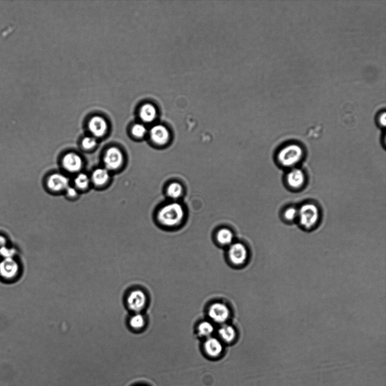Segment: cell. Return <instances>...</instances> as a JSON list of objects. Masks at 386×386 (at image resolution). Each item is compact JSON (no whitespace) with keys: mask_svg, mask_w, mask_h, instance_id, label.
Here are the masks:
<instances>
[{"mask_svg":"<svg viewBox=\"0 0 386 386\" xmlns=\"http://www.w3.org/2000/svg\"><path fill=\"white\" fill-rule=\"evenodd\" d=\"M321 211L316 204L307 202L298 208V222L300 228L308 231L315 229L321 219Z\"/></svg>","mask_w":386,"mask_h":386,"instance_id":"2","label":"cell"},{"mask_svg":"<svg viewBox=\"0 0 386 386\" xmlns=\"http://www.w3.org/2000/svg\"><path fill=\"white\" fill-rule=\"evenodd\" d=\"M110 178L109 171L106 168H98L93 172L91 180L96 186L106 185Z\"/></svg>","mask_w":386,"mask_h":386,"instance_id":"16","label":"cell"},{"mask_svg":"<svg viewBox=\"0 0 386 386\" xmlns=\"http://www.w3.org/2000/svg\"><path fill=\"white\" fill-rule=\"evenodd\" d=\"M97 145V142L94 137H86L82 141V147L86 150H91Z\"/></svg>","mask_w":386,"mask_h":386,"instance_id":"24","label":"cell"},{"mask_svg":"<svg viewBox=\"0 0 386 386\" xmlns=\"http://www.w3.org/2000/svg\"><path fill=\"white\" fill-rule=\"evenodd\" d=\"M204 349L209 356L217 357L222 354L224 347L219 339L214 337H209L204 343Z\"/></svg>","mask_w":386,"mask_h":386,"instance_id":"15","label":"cell"},{"mask_svg":"<svg viewBox=\"0 0 386 386\" xmlns=\"http://www.w3.org/2000/svg\"><path fill=\"white\" fill-rule=\"evenodd\" d=\"M184 216V208L178 202L167 204L159 210L157 215L159 222L168 227H174L180 224Z\"/></svg>","mask_w":386,"mask_h":386,"instance_id":"3","label":"cell"},{"mask_svg":"<svg viewBox=\"0 0 386 386\" xmlns=\"http://www.w3.org/2000/svg\"><path fill=\"white\" fill-rule=\"evenodd\" d=\"M307 181L304 170L296 167L288 170L285 176L287 186L292 191H300L304 188Z\"/></svg>","mask_w":386,"mask_h":386,"instance_id":"5","label":"cell"},{"mask_svg":"<svg viewBox=\"0 0 386 386\" xmlns=\"http://www.w3.org/2000/svg\"><path fill=\"white\" fill-rule=\"evenodd\" d=\"M148 301L146 292L139 288L129 290L124 298L125 305L131 313H142L147 306Z\"/></svg>","mask_w":386,"mask_h":386,"instance_id":"4","label":"cell"},{"mask_svg":"<svg viewBox=\"0 0 386 386\" xmlns=\"http://www.w3.org/2000/svg\"><path fill=\"white\" fill-rule=\"evenodd\" d=\"M218 334L220 338L226 343L232 342L236 336L235 328L228 324H224L219 328Z\"/></svg>","mask_w":386,"mask_h":386,"instance_id":"17","label":"cell"},{"mask_svg":"<svg viewBox=\"0 0 386 386\" xmlns=\"http://www.w3.org/2000/svg\"><path fill=\"white\" fill-rule=\"evenodd\" d=\"M66 195L71 198H74L78 195V191L73 187L69 186L68 189L66 190Z\"/></svg>","mask_w":386,"mask_h":386,"instance_id":"27","label":"cell"},{"mask_svg":"<svg viewBox=\"0 0 386 386\" xmlns=\"http://www.w3.org/2000/svg\"><path fill=\"white\" fill-rule=\"evenodd\" d=\"M377 119V122L379 126L382 127V128H384L385 126V113L384 112L383 113H380L378 115Z\"/></svg>","mask_w":386,"mask_h":386,"instance_id":"28","label":"cell"},{"mask_svg":"<svg viewBox=\"0 0 386 386\" xmlns=\"http://www.w3.org/2000/svg\"><path fill=\"white\" fill-rule=\"evenodd\" d=\"M64 168L69 173L79 172L83 167V160L78 154L69 153L64 156L63 161Z\"/></svg>","mask_w":386,"mask_h":386,"instance_id":"10","label":"cell"},{"mask_svg":"<svg viewBox=\"0 0 386 386\" xmlns=\"http://www.w3.org/2000/svg\"><path fill=\"white\" fill-rule=\"evenodd\" d=\"M47 186L51 191H62L68 189L69 186V179L67 176L62 174L55 173L48 178Z\"/></svg>","mask_w":386,"mask_h":386,"instance_id":"11","label":"cell"},{"mask_svg":"<svg viewBox=\"0 0 386 386\" xmlns=\"http://www.w3.org/2000/svg\"><path fill=\"white\" fill-rule=\"evenodd\" d=\"M228 256L231 262L236 266H240L247 261L248 252L243 244L234 242L230 246Z\"/></svg>","mask_w":386,"mask_h":386,"instance_id":"8","label":"cell"},{"mask_svg":"<svg viewBox=\"0 0 386 386\" xmlns=\"http://www.w3.org/2000/svg\"><path fill=\"white\" fill-rule=\"evenodd\" d=\"M150 136L155 144L162 146L169 140L170 134L168 130L162 125L154 126L150 131Z\"/></svg>","mask_w":386,"mask_h":386,"instance_id":"13","label":"cell"},{"mask_svg":"<svg viewBox=\"0 0 386 386\" xmlns=\"http://www.w3.org/2000/svg\"><path fill=\"white\" fill-rule=\"evenodd\" d=\"M147 319L142 313H131L127 319V325L132 332H142L146 327Z\"/></svg>","mask_w":386,"mask_h":386,"instance_id":"12","label":"cell"},{"mask_svg":"<svg viewBox=\"0 0 386 386\" xmlns=\"http://www.w3.org/2000/svg\"><path fill=\"white\" fill-rule=\"evenodd\" d=\"M147 133V129L144 125L136 124L132 129V134L137 138H142Z\"/></svg>","mask_w":386,"mask_h":386,"instance_id":"25","label":"cell"},{"mask_svg":"<svg viewBox=\"0 0 386 386\" xmlns=\"http://www.w3.org/2000/svg\"><path fill=\"white\" fill-rule=\"evenodd\" d=\"M140 116L141 119L146 123H151L155 119L156 110L151 104H146L140 109Z\"/></svg>","mask_w":386,"mask_h":386,"instance_id":"18","label":"cell"},{"mask_svg":"<svg viewBox=\"0 0 386 386\" xmlns=\"http://www.w3.org/2000/svg\"><path fill=\"white\" fill-rule=\"evenodd\" d=\"M123 162V153L117 147L109 148L105 154L104 162L106 169L109 171L117 170L122 166Z\"/></svg>","mask_w":386,"mask_h":386,"instance_id":"6","label":"cell"},{"mask_svg":"<svg viewBox=\"0 0 386 386\" xmlns=\"http://www.w3.org/2000/svg\"><path fill=\"white\" fill-rule=\"evenodd\" d=\"M282 218L287 223L297 222L298 218V208L294 206L286 208L282 212Z\"/></svg>","mask_w":386,"mask_h":386,"instance_id":"20","label":"cell"},{"mask_svg":"<svg viewBox=\"0 0 386 386\" xmlns=\"http://www.w3.org/2000/svg\"><path fill=\"white\" fill-rule=\"evenodd\" d=\"M183 194V187L177 182H173L169 185L167 189V194L170 198L176 199Z\"/></svg>","mask_w":386,"mask_h":386,"instance_id":"22","label":"cell"},{"mask_svg":"<svg viewBox=\"0 0 386 386\" xmlns=\"http://www.w3.org/2000/svg\"><path fill=\"white\" fill-rule=\"evenodd\" d=\"M88 128L93 136L100 137L106 134L108 130L107 123L100 117H93L88 124Z\"/></svg>","mask_w":386,"mask_h":386,"instance_id":"14","label":"cell"},{"mask_svg":"<svg viewBox=\"0 0 386 386\" xmlns=\"http://www.w3.org/2000/svg\"><path fill=\"white\" fill-rule=\"evenodd\" d=\"M15 254V250L13 248H7L6 246L3 247L0 251V255L4 258H13Z\"/></svg>","mask_w":386,"mask_h":386,"instance_id":"26","label":"cell"},{"mask_svg":"<svg viewBox=\"0 0 386 386\" xmlns=\"http://www.w3.org/2000/svg\"><path fill=\"white\" fill-rule=\"evenodd\" d=\"M230 315L229 307L222 302H215L209 308L208 316L215 323L223 324L228 320Z\"/></svg>","mask_w":386,"mask_h":386,"instance_id":"7","label":"cell"},{"mask_svg":"<svg viewBox=\"0 0 386 386\" xmlns=\"http://www.w3.org/2000/svg\"><path fill=\"white\" fill-rule=\"evenodd\" d=\"M74 183L77 188L86 190L90 186V178L87 174L80 173L76 176Z\"/></svg>","mask_w":386,"mask_h":386,"instance_id":"23","label":"cell"},{"mask_svg":"<svg viewBox=\"0 0 386 386\" xmlns=\"http://www.w3.org/2000/svg\"><path fill=\"white\" fill-rule=\"evenodd\" d=\"M7 240L4 237L0 236V251L6 245Z\"/></svg>","mask_w":386,"mask_h":386,"instance_id":"29","label":"cell"},{"mask_svg":"<svg viewBox=\"0 0 386 386\" xmlns=\"http://www.w3.org/2000/svg\"><path fill=\"white\" fill-rule=\"evenodd\" d=\"M217 239L220 245L230 246L233 243L234 235L231 231L228 229H222L218 231Z\"/></svg>","mask_w":386,"mask_h":386,"instance_id":"19","label":"cell"},{"mask_svg":"<svg viewBox=\"0 0 386 386\" xmlns=\"http://www.w3.org/2000/svg\"><path fill=\"white\" fill-rule=\"evenodd\" d=\"M304 148L296 143L283 146L277 152L276 159L280 167L288 170L296 168L305 157Z\"/></svg>","mask_w":386,"mask_h":386,"instance_id":"1","label":"cell"},{"mask_svg":"<svg viewBox=\"0 0 386 386\" xmlns=\"http://www.w3.org/2000/svg\"><path fill=\"white\" fill-rule=\"evenodd\" d=\"M19 266L13 258H4L0 262V275L6 279H12L17 275Z\"/></svg>","mask_w":386,"mask_h":386,"instance_id":"9","label":"cell"},{"mask_svg":"<svg viewBox=\"0 0 386 386\" xmlns=\"http://www.w3.org/2000/svg\"><path fill=\"white\" fill-rule=\"evenodd\" d=\"M198 334L202 337H211L214 332L213 324L210 321H204L201 322L197 328Z\"/></svg>","mask_w":386,"mask_h":386,"instance_id":"21","label":"cell"}]
</instances>
